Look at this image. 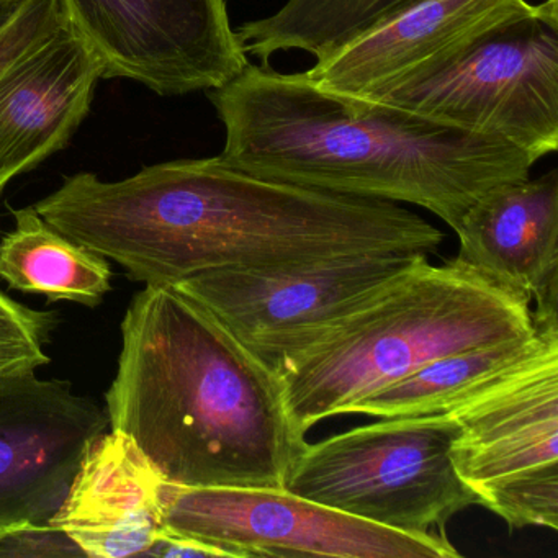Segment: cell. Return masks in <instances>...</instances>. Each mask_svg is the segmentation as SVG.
<instances>
[{
  "instance_id": "6da1fadb",
  "label": "cell",
  "mask_w": 558,
  "mask_h": 558,
  "mask_svg": "<svg viewBox=\"0 0 558 558\" xmlns=\"http://www.w3.org/2000/svg\"><path fill=\"white\" fill-rule=\"evenodd\" d=\"M68 236L146 286L228 267L440 250L444 233L377 198L274 181L221 161L178 159L122 181L80 172L63 204Z\"/></svg>"
},
{
  "instance_id": "7a4b0ae2",
  "label": "cell",
  "mask_w": 558,
  "mask_h": 558,
  "mask_svg": "<svg viewBox=\"0 0 558 558\" xmlns=\"http://www.w3.org/2000/svg\"><path fill=\"white\" fill-rule=\"evenodd\" d=\"M208 97L225 126L227 165L303 187L417 205L453 231L489 189L527 179L537 162L505 140L390 104L342 99L305 73L251 61Z\"/></svg>"
},
{
  "instance_id": "3957f363",
  "label": "cell",
  "mask_w": 558,
  "mask_h": 558,
  "mask_svg": "<svg viewBox=\"0 0 558 558\" xmlns=\"http://www.w3.org/2000/svg\"><path fill=\"white\" fill-rule=\"evenodd\" d=\"M106 403L110 429L179 486L283 488L306 442L274 368L174 287L130 303Z\"/></svg>"
},
{
  "instance_id": "277c9868",
  "label": "cell",
  "mask_w": 558,
  "mask_h": 558,
  "mask_svg": "<svg viewBox=\"0 0 558 558\" xmlns=\"http://www.w3.org/2000/svg\"><path fill=\"white\" fill-rule=\"evenodd\" d=\"M427 257L272 365L300 437L434 359L534 331L527 293L459 257Z\"/></svg>"
},
{
  "instance_id": "5b68a950",
  "label": "cell",
  "mask_w": 558,
  "mask_h": 558,
  "mask_svg": "<svg viewBox=\"0 0 558 558\" xmlns=\"http://www.w3.org/2000/svg\"><path fill=\"white\" fill-rule=\"evenodd\" d=\"M457 434L449 413L380 417L305 442L283 489L404 534L447 537V522L478 505L453 469Z\"/></svg>"
},
{
  "instance_id": "8992f818",
  "label": "cell",
  "mask_w": 558,
  "mask_h": 558,
  "mask_svg": "<svg viewBox=\"0 0 558 558\" xmlns=\"http://www.w3.org/2000/svg\"><path fill=\"white\" fill-rule=\"evenodd\" d=\"M453 469L511 529H558V345L450 408Z\"/></svg>"
},
{
  "instance_id": "52a82bcc",
  "label": "cell",
  "mask_w": 558,
  "mask_h": 558,
  "mask_svg": "<svg viewBox=\"0 0 558 558\" xmlns=\"http://www.w3.org/2000/svg\"><path fill=\"white\" fill-rule=\"evenodd\" d=\"M384 102L505 140L538 161L558 148V27L541 12L502 25Z\"/></svg>"
},
{
  "instance_id": "ba28073f",
  "label": "cell",
  "mask_w": 558,
  "mask_h": 558,
  "mask_svg": "<svg viewBox=\"0 0 558 558\" xmlns=\"http://www.w3.org/2000/svg\"><path fill=\"white\" fill-rule=\"evenodd\" d=\"M162 522L230 558H457L442 535L404 534L283 488H192L165 482Z\"/></svg>"
},
{
  "instance_id": "9c48e42d",
  "label": "cell",
  "mask_w": 558,
  "mask_h": 558,
  "mask_svg": "<svg viewBox=\"0 0 558 558\" xmlns=\"http://www.w3.org/2000/svg\"><path fill=\"white\" fill-rule=\"evenodd\" d=\"M420 256L351 254L287 266L228 267L189 277L174 289L204 306L272 367Z\"/></svg>"
},
{
  "instance_id": "30bf717a",
  "label": "cell",
  "mask_w": 558,
  "mask_h": 558,
  "mask_svg": "<svg viewBox=\"0 0 558 558\" xmlns=\"http://www.w3.org/2000/svg\"><path fill=\"white\" fill-rule=\"evenodd\" d=\"M104 80L159 96L218 89L250 63L225 0H61Z\"/></svg>"
},
{
  "instance_id": "8fae6325",
  "label": "cell",
  "mask_w": 558,
  "mask_h": 558,
  "mask_svg": "<svg viewBox=\"0 0 558 558\" xmlns=\"http://www.w3.org/2000/svg\"><path fill=\"white\" fill-rule=\"evenodd\" d=\"M107 427L106 411L70 381L37 371L0 377V529L50 522Z\"/></svg>"
},
{
  "instance_id": "7c38bea8",
  "label": "cell",
  "mask_w": 558,
  "mask_h": 558,
  "mask_svg": "<svg viewBox=\"0 0 558 558\" xmlns=\"http://www.w3.org/2000/svg\"><path fill=\"white\" fill-rule=\"evenodd\" d=\"M537 12L527 0H420L316 61L305 74L342 99L384 102L442 70L496 28Z\"/></svg>"
},
{
  "instance_id": "4fadbf2b",
  "label": "cell",
  "mask_w": 558,
  "mask_h": 558,
  "mask_svg": "<svg viewBox=\"0 0 558 558\" xmlns=\"http://www.w3.org/2000/svg\"><path fill=\"white\" fill-rule=\"evenodd\" d=\"M102 80L99 58L70 21L0 80V192L66 148Z\"/></svg>"
},
{
  "instance_id": "5bb4252c",
  "label": "cell",
  "mask_w": 558,
  "mask_h": 558,
  "mask_svg": "<svg viewBox=\"0 0 558 558\" xmlns=\"http://www.w3.org/2000/svg\"><path fill=\"white\" fill-rule=\"evenodd\" d=\"M162 483L135 440L110 429L90 444L50 524L86 557L146 555L165 529Z\"/></svg>"
},
{
  "instance_id": "9a60e30c",
  "label": "cell",
  "mask_w": 558,
  "mask_h": 558,
  "mask_svg": "<svg viewBox=\"0 0 558 558\" xmlns=\"http://www.w3.org/2000/svg\"><path fill=\"white\" fill-rule=\"evenodd\" d=\"M459 259L527 293L535 313H558V171L505 182L463 215Z\"/></svg>"
},
{
  "instance_id": "2e32d148",
  "label": "cell",
  "mask_w": 558,
  "mask_h": 558,
  "mask_svg": "<svg viewBox=\"0 0 558 558\" xmlns=\"http://www.w3.org/2000/svg\"><path fill=\"white\" fill-rule=\"evenodd\" d=\"M534 325L531 335L434 359L397 384L365 398L349 414L398 417L446 413L558 345V313L534 312Z\"/></svg>"
},
{
  "instance_id": "e0dca14e",
  "label": "cell",
  "mask_w": 558,
  "mask_h": 558,
  "mask_svg": "<svg viewBox=\"0 0 558 558\" xmlns=\"http://www.w3.org/2000/svg\"><path fill=\"white\" fill-rule=\"evenodd\" d=\"M14 220L0 244V279L9 289L90 308L104 302L112 289L106 257L54 230L35 207L14 210Z\"/></svg>"
},
{
  "instance_id": "ac0fdd59",
  "label": "cell",
  "mask_w": 558,
  "mask_h": 558,
  "mask_svg": "<svg viewBox=\"0 0 558 558\" xmlns=\"http://www.w3.org/2000/svg\"><path fill=\"white\" fill-rule=\"evenodd\" d=\"M420 0H287L276 14L240 25L246 54L263 66L277 51L302 50L325 60L342 45Z\"/></svg>"
},
{
  "instance_id": "d6986e66",
  "label": "cell",
  "mask_w": 558,
  "mask_h": 558,
  "mask_svg": "<svg viewBox=\"0 0 558 558\" xmlns=\"http://www.w3.org/2000/svg\"><path fill=\"white\" fill-rule=\"evenodd\" d=\"M58 316L25 306L0 290V377L50 364L45 345Z\"/></svg>"
},
{
  "instance_id": "ffe728a7",
  "label": "cell",
  "mask_w": 558,
  "mask_h": 558,
  "mask_svg": "<svg viewBox=\"0 0 558 558\" xmlns=\"http://www.w3.org/2000/svg\"><path fill=\"white\" fill-rule=\"evenodd\" d=\"M66 24L61 0H25L24 8L0 32V80Z\"/></svg>"
},
{
  "instance_id": "44dd1931",
  "label": "cell",
  "mask_w": 558,
  "mask_h": 558,
  "mask_svg": "<svg viewBox=\"0 0 558 558\" xmlns=\"http://www.w3.org/2000/svg\"><path fill=\"white\" fill-rule=\"evenodd\" d=\"M0 557H86L60 529L47 524L9 525L0 529Z\"/></svg>"
},
{
  "instance_id": "7402d4cb",
  "label": "cell",
  "mask_w": 558,
  "mask_h": 558,
  "mask_svg": "<svg viewBox=\"0 0 558 558\" xmlns=\"http://www.w3.org/2000/svg\"><path fill=\"white\" fill-rule=\"evenodd\" d=\"M146 555L166 558H230L227 551L215 547V545L205 544V542L187 537V535L175 534V532L169 531L166 527L159 532L158 537L153 542L151 548H149Z\"/></svg>"
},
{
  "instance_id": "603a6c76",
  "label": "cell",
  "mask_w": 558,
  "mask_h": 558,
  "mask_svg": "<svg viewBox=\"0 0 558 558\" xmlns=\"http://www.w3.org/2000/svg\"><path fill=\"white\" fill-rule=\"evenodd\" d=\"M24 4L25 0H0V32L8 27Z\"/></svg>"
}]
</instances>
